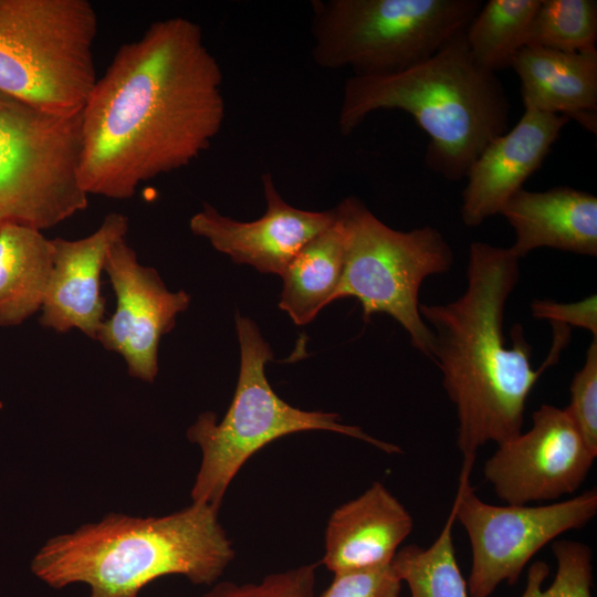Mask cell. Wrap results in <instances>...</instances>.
Wrapping results in <instances>:
<instances>
[{
  "instance_id": "obj_1",
  "label": "cell",
  "mask_w": 597,
  "mask_h": 597,
  "mask_svg": "<svg viewBox=\"0 0 597 597\" xmlns=\"http://www.w3.org/2000/svg\"><path fill=\"white\" fill-rule=\"evenodd\" d=\"M222 83L192 20L155 21L118 48L82 109L85 193L128 199L142 182L196 160L223 126Z\"/></svg>"
},
{
  "instance_id": "obj_2",
  "label": "cell",
  "mask_w": 597,
  "mask_h": 597,
  "mask_svg": "<svg viewBox=\"0 0 597 597\" xmlns=\"http://www.w3.org/2000/svg\"><path fill=\"white\" fill-rule=\"evenodd\" d=\"M465 275L461 296L444 304H420L419 310L432 334L430 358L455 407L461 472L471 474L480 448L522 432L527 397L542 374L558 362L570 327L552 324L548 356L535 369L523 327L512 328L511 347L503 332L506 302L520 281V259L510 248L474 241Z\"/></svg>"
},
{
  "instance_id": "obj_3",
  "label": "cell",
  "mask_w": 597,
  "mask_h": 597,
  "mask_svg": "<svg viewBox=\"0 0 597 597\" xmlns=\"http://www.w3.org/2000/svg\"><path fill=\"white\" fill-rule=\"evenodd\" d=\"M218 511L192 502L159 517L109 513L49 540L31 570L56 589L85 584L88 597H138L144 587L169 575L212 585L234 558Z\"/></svg>"
},
{
  "instance_id": "obj_4",
  "label": "cell",
  "mask_w": 597,
  "mask_h": 597,
  "mask_svg": "<svg viewBox=\"0 0 597 597\" xmlns=\"http://www.w3.org/2000/svg\"><path fill=\"white\" fill-rule=\"evenodd\" d=\"M381 109L415 118L429 137L426 165L450 181L463 179L488 144L509 129L505 90L496 74L472 59L464 32L401 72L347 78L337 119L341 134H352Z\"/></svg>"
},
{
  "instance_id": "obj_5",
  "label": "cell",
  "mask_w": 597,
  "mask_h": 597,
  "mask_svg": "<svg viewBox=\"0 0 597 597\" xmlns=\"http://www.w3.org/2000/svg\"><path fill=\"white\" fill-rule=\"evenodd\" d=\"M240 345V371L233 399L224 417L202 412L187 431L200 447L202 459L192 490V502L219 509L242 465L274 440L303 431L325 430L365 441L387 453H399L395 444L376 439L362 428L344 425L334 412L306 411L285 402L272 389L265 364L273 358L270 345L249 317L235 315Z\"/></svg>"
},
{
  "instance_id": "obj_6",
  "label": "cell",
  "mask_w": 597,
  "mask_h": 597,
  "mask_svg": "<svg viewBox=\"0 0 597 597\" xmlns=\"http://www.w3.org/2000/svg\"><path fill=\"white\" fill-rule=\"evenodd\" d=\"M480 0H313L311 54L325 70L398 73L464 32Z\"/></svg>"
},
{
  "instance_id": "obj_7",
  "label": "cell",
  "mask_w": 597,
  "mask_h": 597,
  "mask_svg": "<svg viewBox=\"0 0 597 597\" xmlns=\"http://www.w3.org/2000/svg\"><path fill=\"white\" fill-rule=\"evenodd\" d=\"M97 14L87 0H0V92L48 112H81L97 81Z\"/></svg>"
},
{
  "instance_id": "obj_8",
  "label": "cell",
  "mask_w": 597,
  "mask_h": 597,
  "mask_svg": "<svg viewBox=\"0 0 597 597\" xmlns=\"http://www.w3.org/2000/svg\"><path fill=\"white\" fill-rule=\"evenodd\" d=\"M337 208L346 230L344 269L334 301L356 298L368 322L385 313L409 334L412 346L430 358L432 334L419 310L422 282L450 271L451 245L434 227L390 228L362 200L343 199Z\"/></svg>"
},
{
  "instance_id": "obj_9",
  "label": "cell",
  "mask_w": 597,
  "mask_h": 597,
  "mask_svg": "<svg viewBox=\"0 0 597 597\" xmlns=\"http://www.w3.org/2000/svg\"><path fill=\"white\" fill-rule=\"evenodd\" d=\"M82 111L56 114L0 92V224L44 230L83 211Z\"/></svg>"
},
{
  "instance_id": "obj_10",
  "label": "cell",
  "mask_w": 597,
  "mask_h": 597,
  "mask_svg": "<svg viewBox=\"0 0 597 597\" xmlns=\"http://www.w3.org/2000/svg\"><path fill=\"white\" fill-rule=\"evenodd\" d=\"M468 534L472 563L470 597H490L502 583L515 585L527 563L561 534L583 528L597 513L596 488L544 505H493L482 501L460 473L452 505Z\"/></svg>"
},
{
  "instance_id": "obj_11",
  "label": "cell",
  "mask_w": 597,
  "mask_h": 597,
  "mask_svg": "<svg viewBox=\"0 0 597 597\" xmlns=\"http://www.w3.org/2000/svg\"><path fill=\"white\" fill-rule=\"evenodd\" d=\"M532 422L526 432L498 444L483 467L484 479L510 505L574 493L597 457L565 408L543 404L533 412Z\"/></svg>"
},
{
  "instance_id": "obj_12",
  "label": "cell",
  "mask_w": 597,
  "mask_h": 597,
  "mask_svg": "<svg viewBox=\"0 0 597 597\" xmlns=\"http://www.w3.org/2000/svg\"><path fill=\"white\" fill-rule=\"evenodd\" d=\"M104 271L116 295V308L102 323L95 341L119 354L132 377L153 383L159 342L174 328L177 315L188 308L190 295L169 291L155 269L138 262L125 239L108 250Z\"/></svg>"
},
{
  "instance_id": "obj_13",
  "label": "cell",
  "mask_w": 597,
  "mask_h": 597,
  "mask_svg": "<svg viewBox=\"0 0 597 597\" xmlns=\"http://www.w3.org/2000/svg\"><path fill=\"white\" fill-rule=\"evenodd\" d=\"M261 184L266 201L262 217L239 221L205 203L190 218L189 228L233 262L281 275L296 253L334 222L336 210L310 211L291 206L269 171L262 174Z\"/></svg>"
},
{
  "instance_id": "obj_14",
  "label": "cell",
  "mask_w": 597,
  "mask_h": 597,
  "mask_svg": "<svg viewBox=\"0 0 597 597\" xmlns=\"http://www.w3.org/2000/svg\"><path fill=\"white\" fill-rule=\"evenodd\" d=\"M568 118L524 109L516 125L494 138L469 168L461 219L469 228L499 214L504 203L537 170Z\"/></svg>"
},
{
  "instance_id": "obj_15",
  "label": "cell",
  "mask_w": 597,
  "mask_h": 597,
  "mask_svg": "<svg viewBox=\"0 0 597 597\" xmlns=\"http://www.w3.org/2000/svg\"><path fill=\"white\" fill-rule=\"evenodd\" d=\"M127 231L128 218L115 212L85 238L52 239L53 266L41 307L42 326L59 333L77 328L96 339L105 313L101 273L108 250Z\"/></svg>"
},
{
  "instance_id": "obj_16",
  "label": "cell",
  "mask_w": 597,
  "mask_h": 597,
  "mask_svg": "<svg viewBox=\"0 0 597 597\" xmlns=\"http://www.w3.org/2000/svg\"><path fill=\"white\" fill-rule=\"evenodd\" d=\"M412 527L407 509L381 482H374L332 513L322 562L333 574L388 565Z\"/></svg>"
},
{
  "instance_id": "obj_17",
  "label": "cell",
  "mask_w": 597,
  "mask_h": 597,
  "mask_svg": "<svg viewBox=\"0 0 597 597\" xmlns=\"http://www.w3.org/2000/svg\"><path fill=\"white\" fill-rule=\"evenodd\" d=\"M515 233L510 250L521 260L538 248L597 255V198L567 186L516 191L501 208Z\"/></svg>"
},
{
  "instance_id": "obj_18",
  "label": "cell",
  "mask_w": 597,
  "mask_h": 597,
  "mask_svg": "<svg viewBox=\"0 0 597 597\" xmlns=\"http://www.w3.org/2000/svg\"><path fill=\"white\" fill-rule=\"evenodd\" d=\"M511 67L524 109L562 115L597 133V49L562 52L524 46Z\"/></svg>"
},
{
  "instance_id": "obj_19",
  "label": "cell",
  "mask_w": 597,
  "mask_h": 597,
  "mask_svg": "<svg viewBox=\"0 0 597 597\" xmlns=\"http://www.w3.org/2000/svg\"><path fill=\"white\" fill-rule=\"evenodd\" d=\"M52 266V240L41 230L0 224L1 326L20 325L41 310Z\"/></svg>"
},
{
  "instance_id": "obj_20",
  "label": "cell",
  "mask_w": 597,
  "mask_h": 597,
  "mask_svg": "<svg viewBox=\"0 0 597 597\" xmlns=\"http://www.w3.org/2000/svg\"><path fill=\"white\" fill-rule=\"evenodd\" d=\"M336 218L311 239L292 259L283 273L279 307L296 325L312 322L334 302L339 285L346 249V230L337 206Z\"/></svg>"
},
{
  "instance_id": "obj_21",
  "label": "cell",
  "mask_w": 597,
  "mask_h": 597,
  "mask_svg": "<svg viewBox=\"0 0 597 597\" xmlns=\"http://www.w3.org/2000/svg\"><path fill=\"white\" fill-rule=\"evenodd\" d=\"M541 0H489L482 4L464 31V40L475 63L496 73L511 67L526 46L528 29Z\"/></svg>"
},
{
  "instance_id": "obj_22",
  "label": "cell",
  "mask_w": 597,
  "mask_h": 597,
  "mask_svg": "<svg viewBox=\"0 0 597 597\" xmlns=\"http://www.w3.org/2000/svg\"><path fill=\"white\" fill-rule=\"evenodd\" d=\"M454 510L429 547L410 544L399 548L391 561L400 580L407 583L411 597H470L454 553L452 530Z\"/></svg>"
},
{
  "instance_id": "obj_23",
  "label": "cell",
  "mask_w": 597,
  "mask_h": 597,
  "mask_svg": "<svg viewBox=\"0 0 597 597\" xmlns=\"http://www.w3.org/2000/svg\"><path fill=\"white\" fill-rule=\"evenodd\" d=\"M596 42L597 1L541 0L526 46L574 53L596 49Z\"/></svg>"
},
{
  "instance_id": "obj_24",
  "label": "cell",
  "mask_w": 597,
  "mask_h": 597,
  "mask_svg": "<svg viewBox=\"0 0 597 597\" xmlns=\"http://www.w3.org/2000/svg\"><path fill=\"white\" fill-rule=\"evenodd\" d=\"M557 570L548 588L543 584L548 565L536 561L530 565L521 597H593V553L588 545L575 541H556L552 545Z\"/></svg>"
},
{
  "instance_id": "obj_25",
  "label": "cell",
  "mask_w": 597,
  "mask_h": 597,
  "mask_svg": "<svg viewBox=\"0 0 597 597\" xmlns=\"http://www.w3.org/2000/svg\"><path fill=\"white\" fill-rule=\"evenodd\" d=\"M316 565L266 575L258 583H216L202 597H315Z\"/></svg>"
},
{
  "instance_id": "obj_26",
  "label": "cell",
  "mask_w": 597,
  "mask_h": 597,
  "mask_svg": "<svg viewBox=\"0 0 597 597\" xmlns=\"http://www.w3.org/2000/svg\"><path fill=\"white\" fill-rule=\"evenodd\" d=\"M565 408L589 450L597 455V338L589 344L585 362L570 383Z\"/></svg>"
},
{
  "instance_id": "obj_27",
  "label": "cell",
  "mask_w": 597,
  "mask_h": 597,
  "mask_svg": "<svg viewBox=\"0 0 597 597\" xmlns=\"http://www.w3.org/2000/svg\"><path fill=\"white\" fill-rule=\"evenodd\" d=\"M401 585L390 563L371 569L336 573L320 597H400Z\"/></svg>"
},
{
  "instance_id": "obj_28",
  "label": "cell",
  "mask_w": 597,
  "mask_h": 597,
  "mask_svg": "<svg viewBox=\"0 0 597 597\" xmlns=\"http://www.w3.org/2000/svg\"><path fill=\"white\" fill-rule=\"evenodd\" d=\"M530 308L532 316L537 320L579 327L597 338V297L595 294L572 303L536 298L532 301Z\"/></svg>"
}]
</instances>
